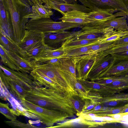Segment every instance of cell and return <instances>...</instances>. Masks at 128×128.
I'll list each match as a JSON object with an SVG mask.
<instances>
[{
    "mask_svg": "<svg viewBox=\"0 0 128 128\" xmlns=\"http://www.w3.org/2000/svg\"><path fill=\"white\" fill-rule=\"evenodd\" d=\"M69 94L56 92L42 86H36L28 91L25 99L40 106L66 113L70 117L77 112L70 100Z\"/></svg>",
    "mask_w": 128,
    "mask_h": 128,
    "instance_id": "cell-1",
    "label": "cell"
},
{
    "mask_svg": "<svg viewBox=\"0 0 128 128\" xmlns=\"http://www.w3.org/2000/svg\"><path fill=\"white\" fill-rule=\"evenodd\" d=\"M10 21L12 39L17 44L21 42L24 36L26 24L30 14L31 6L22 0H3Z\"/></svg>",
    "mask_w": 128,
    "mask_h": 128,
    "instance_id": "cell-2",
    "label": "cell"
},
{
    "mask_svg": "<svg viewBox=\"0 0 128 128\" xmlns=\"http://www.w3.org/2000/svg\"><path fill=\"white\" fill-rule=\"evenodd\" d=\"M34 69L60 84L67 90L69 94H78L75 88L77 78L64 70L60 64H38L35 65Z\"/></svg>",
    "mask_w": 128,
    "mask_h": 128,
    "instance_id": "cell-3",
    "label": "cell"
},
{
    "mask_svg": "<svg viewBox=\"0 0 128 128\" xmlns=\"http://www.w3.org/2000/svg\"><path fill=\"white\" fill-rule=\"evenodd\" d=\"M84 24L62 21L56 22L50 18L29 20L26 26L27 30L36 32L57 33L61 32L71 28L81 27Z\"/></svg>",
    "mask_w": 128,
    "mask_h": 128,
    "instance_id": "cell-4",
    "label": "cell"
},
{
    "mask_svg": "<svg viewBox=\"0 0 128 128\" xmlns=\"http://www.w3.org/2000/svg\"><path fill=\"white\" fill-rule=\"evenodd\" d=\"M21 102L26 110L35 115L37 119L47 126L46 128H51L55 123L70 117L66 113L40 106L25 99Z\"/></svg>",
    "mask_w": 128,
    "mask_h": 128,
    "instance_id": "cell-5",
    "label": "cell"
},
{
    "mask_svg": "<svg viewBox=\"0 0 128 128\" xmlns=\"http://www.w3.org/2000/svg\"><path fill=\"white\" fill-rule=\"evenodd\" d=\"M92 11L98 10L114 14L122 12L128 18V0H78Z\"/></svg>",
    "mask_w": 128,
    "mask_h": 128,
    "instance_id": "cell-6",
    "label": "cell"
},
{
    "mask_svg": "<svg viewBox=\"0 0 128 128\" xmlns=\"http://www.w3.org/2000/svg\"><path fill=\"white\" fill-rule=\"evenodd\" d=\"M114 58L112 63L100 74L95 81L105 77L120 76L128 74V59Z\"/></svg>",
    "mask_w": 128,
    "mask_h": 128,
    "instance_id": "cell-7",
    "label": "cell"
},
{
    "mask_svg": "<svg viewBox=\"0 0 128 128\" xmlns=\"http://www.w3.org/2000/svg\"><path fill=\"white\" fill-rule=\"evenodd\" d=\"M0 82L10 92L21 101L25 99L28 90L25 87L6 75L0 69Z\"/></svg>",
    "mask_w": 128,
    "mask_h": 128,
    "instance_id": "cell-8",
    "label": "cell"
},
{
    "mask_svg": "<svg viewBox=\"0 0 128 128\" xmlns=\"http://www.w3.org/2000/svg\"><path fill=\"white\" fill-rule=\"evenodd\" d=\"M43 4L48 8L55 10L63 16L65 13L76 10L86 13L92 11L91 9L84 5L78 4H70L54 0H42Z\"/></svg>",
    "mask_w": 128,
    "mask_h": 128,
    "instance_id": "cell-9",
    "label": "cell"
},
{
    "mask_svg": "<svg viewBox=\"0 0 128 128\" xmlns=\"http://www.w3.org/2000/svg\"><path fill=\"white\" fill-rule=\"evenodd\" d=\"M0 68L8 76L25 87L28 90L36 86L33 78L30 74L12 70L2 65H0Z\"/></svg>",
    "mask_w": 128,
    "mask_h": 128,
    "instance_id": "cell-10",
    "label": "cell"
},
{
    "mask_svg": "<svg viewBox=\"0 0 128 128\" xmlns=\"http://www.w3.org/2000/svg\"><path fill=\"white\" fill-rule=\"evenodd\" d=\"M76 58L77 79L87 80L88 74L96 60L94 54L93 53Z\"/></svg>",
    "mask_w": 128,
    "mask_h": 128,
    "instance_id": "cell-11",
    "label": "cell"
},
{
    "mask_svg": "<svg viewBox=\"0 0 128 128\" xmlns=\"http://www.w3.org/2000/svg\"><path fill=\"white\" fill-rule=\"evenodd\" d=\"M78 31L70 32L64 31L57 33H44V42L45 44L52 48L56 49L61 46L66 40L75 36Z\"/></svg>",
    "mask_w": 128,
    "mask_h": 128,
    "instance_id": "cell-12",
    "label": "cell"
},
{
    "mask_svg": "<svg viewBox=\"0 0 128 128\" xmlns=\"http://www.w3.org/2000/svg\"><path fill=\"white\" fill-rule=\"evenodd\" d=\"M30 74L33 78L36 86H44L56 92L69 94L67 90L60 84L34 69L30 72Z\"/></svg>",
    "mask_w": 128,
    "mask_h": 128,
    "instance_id": "cell-13",
    "label": "cell"
},
{
    "mask_svg": "<svg viewBox=\"0 0 128 128\" xmlns=\"http://www.w3.org/2000/svg\"><path fill=\"white\" fill-rule=\"evenodd\" d=\"M31 12L26 18L35 20L44 18H50L54 13L52 9L47 7L42 0H31Z\"/></svg>",
    "mask_w": 128,
    "mask_h": 128,
    "instance_id": "cell-14",
    "label": "cell"
},
{
    "mask_svg": "<svg viewBox=\"0 0 128 128\" xmlns=\"http://www.w3.org/2000/svg\"><path fill=\"white\" fill-rule=\"evenodd\" d=\"M114 58L110 54L96 60L88 74L87 80L95 81L100 74L112 63Z\"/></svg>",
    "mask_w": 128,
    "mask_h": 128,
    "instance_id": "cell-15",
    "label": "cell"
},
{
    "mask_svg": "<svg viewBox=\"0 0 128 128\" xmlns=\"http://www.w3.org/2000/svg\"><path fill=\"white\" fill-rule=\"evenodd\" d=\"M79 80L83 86L89 92H98L102 97L109 96L121 91L110 88L94 81Z\"/></svg>",
    "mask_w": 128,
    "mask_h": 128,
    "instance_id": "cell-16",
    "label": "cell"
},
{
    "mask_svg": "<svg viewBox=\"0 0 128 128\" xmlns=\"http://www.w3.org/2000/svg\"><path fill=\"white\" fill-rule=\"evenodd\" d=\"M44 33L26 30L23 38L18 44L26 52L33 46L44 40Z\"/></svg>",
    "mask_w": 128,
    "mask_h": 128,
    "instance_id": "cell-17",
    "label": "cell"
},
{
    "mask_svg": "<svg viewBox=\"0 0 128 128\" xmlns=\"http://www.w3.org/2000/svg\"><path fill=\"white\" fill-rule=\"evenodd\" d=\"M0 44L8 52L16 53L23 58L28 59L26 52L4 32L0 30Z\"/></svg>",
    "mask_w": 128,
    "mask_h": 128,
    "instance_id": "cell-18",
    "label": "cell"
},
{
    "mask_svg": "<svg viewBox=\"0 0 128 128\" xmlns=\"http://www.w3.org/2000/svg\"><path fill=\"white\" fill-rule=\"evenodd\" d=\"M59 20L64 22L86 24L93 22L88 17V13L74 10L67 12Z\"/></svg>",
    "mask_w": 128,
    "mask_h": 128,
    "instance_id": "cell-19",
    "label": "cell"
},
{
    "mask_svg": "<svg viewBox=\"0 0 128 128\" xmlns=\"http://www.w3.org/2000/svg\"><path fill=\"white\" fill-rule=\"evenodd\" d=\"M88 18L93 21L92 22L90 23L92 24L103 22L116 17L124 16H127L125 13L122 12L114 14L102 10L92 11L88 12Z\"/></svg>",
    "mask_w": 128,
    "mask_h": 128,
    "instance_id": "cell-20",
    "label": "cell"
},
{
    "mask_svg": "<svg viewBox=\"0 0 128 128\" xmlns=\"http://www.w3.org/2000/svg\"><path fill=\"white\" fill-rule=\"evenodd\" d=\"M126 16L116 17L102 23L95 24H90L103 27H110L115 30L123 32L128 31V26Z\"/></svg>",
    "mask_w": 128,
    "mask_h": 128,
    "instance_id": "cell-21",
    "label": "cell"
},
{
    "mask_svg": "<svg viewBox=\"0 0 128 128\" xmlns=\"http://www.w3.org/2000/svg\"><path fill=\"white\" fill-rule=\"evenodd\" d=\"M8 52L14 64L20 71L30 74L34 69L35 65L31 60L22 58L16 53Z\"/></svg>",
    "mask_w": 128,
    "mask_h": 128,
    "instance_id": "cell-22",
    "label": "cell"
},
{
    "mask_svg": "<svg viewBox=\"0 0 128 128\" xmlns=\"http://www.w3.org/2000/svg\"><path fill=\"white\" fill-rule=\"evenodd\" d=\"M0 30L12 39V33L8 13L3 0H0Z\"/></svg>",
    "mask_w": 128,
    "mask_h": 128,
    "instance_id": "cell-23",
    "label": "cell"
},
{
    "mask_svg": "<svg viewBox=\"0 0 128 128\" xmlns=\"http://www.w3.org/2000/svg\"><path fill=\"white\" fill-rule=\"evenodd\" d=\"M7 100L10 102L12 107V112L16 116L21 115L28 118L36 119L37 117L35 115L27 111L10 95L8 97Z\"/></svg>",
    "mask_w": 128,
    "mask_h": 128,
    "instance_id": "cell-24",
    "label": "cell"
},
{
    "mask_svg": "<svg viewBox=\"0 0 128 128\" xmlns=\"http://www.w3.org/2000/svg\"><path fill=\"white\" fill-rule=\"evenodd\" d=\"M90 45L73 48H63L64 52V58H77L92 54L90 52Z\"/></svg>",
    "mask_w": 128,
    "mask_h": 128,
    "instance_id": "cell-25",
    "label": "cell"
},
{
    "mask_svg": "<svg viewBox=\"0 0 128 128\" xmlns=\"http://www.w3.org/2000/svg\"><path fill=\"white\" fill-rule=\"evenodd\" d=\"M100 39L72 40L69 39L64 42L61 47L63 48L69 49L83 46L99 43Z\"/></svg>",
    "mask_w": 128,
    "mask_h": 128,
    "instance_id": "cell-26",
    "label": "cell"
},
{
    "mask_svg": "<svg viewBox=\"0 0 128 128\" xmlns=\"http://www.w3.org/2000/svg\"><path fill=\"white\" fill-rule=\"evenodd\" d=\"M128 50V43L112 45L104 50L94 53L96 59L103 57L112 53Z\"/></svg>",
    "mask_w": 128,
    "mask_h": 128,
    "instance_id": "cell-27",
    "label": "cell"
},
{
    "mask_svg": "<svg viewBox=\"0 0 128 128\" xmlns=\"http://www.w3.org/2000/svg\"><path fill=\"white\" fill-rule=\"evenodd\" d=\"M76 58H62L60 64L63 68L76 78H77L76 72Z\"/></svg>",
    "mask_w": 128,
    "mask_h": 128,
    "instance_id": "cell-28",
    "label": "cell"
},
{
    "mask_svg": "<svg viewBox=\"0 0 128 128\" xmlns=\"http://www.w3.org/2000/svg\"><path fill=\"white\" fill-rule=\"evenodd\" d=\"M110 88L120 91L128 89V74L119 76L112 82L103 85Z\"/></svg>",
    "mask_w": 128,
    "mask_h": 128,
    "instance_id": "cell-29",
    "label": "cell"
},
{
    "mask_svg": "<svg viewBox=\"0 0 128 128\" xmlns=\"http://www.w3.org/2000/svg\"><path fill=\"white\" fill-rule=\"evenodd\" d=\"M0 55L2 62L5 66L12 70L20 71L14 64L8 52L0 44Z\"/></svg>",
    "mask_w": 128,
    "mask_h": 128,
    "instance_id": "cell-30",
    "label": "cell"
},
{
    "mask_svg": "<svg viewBox=\"0 0 128 128\" xmlns=\"http://www.w3.org/2000/svg\"><path fill=\"white\" fill-rule=\"evenodd\" d=\"M110 33L106 34L101 33L94 34L92 33L83 32L80 30L75 36L70 39L72 40L100 39L104 37Z\"/></svg>",
    "mask_w": 128,
    "mask_h": 128,
    "instance_id": "cell-31",
    "label": "cell"
},
{
    "mask_svg": "<svg viewBox=\"0 0 128 128\" xmlns=\"http://www.w3.org/2000/svg\"><path fill=\"white\" fill-rule=\"evenodd\" d=\"M128 35V31L123 32L114 30L108 36L99 40V43L114 42Z\"/></svg>",
    "mask_w": 128,
    "mask_h": 128,
    "instance_id": "cell-32",
    "label": "cell"
},
{
    "mask_svg": "<svg viewBox=\"0 0 128 128\" xmlns=\"http://www.w3.org/2000/svg\"><path fill=\"white\" fill-rule=\"evenodd\" d=\"M50 47L45 44L44 40L26 52L28 59L31 61L33 60L42 51Z\"/></svg>",
    "mask_w": 128,
    "mask_h": 128,
    "instance_id": "cell-33",
    "label": "cell"
},
{
    "mask_svg": "<svg viewBox=\"0 0 128 128\" xmlns=\"http://www.w3.org/2000/svg\"><path fill=\"white\" fill-rule=\"evenodd\" d=\"M70 100L76 111L78 114L81 113L85 104L84 100L83 99L78 95H69Z\"/></svg>",
    "mask_w": 128,
    "mask_h": 128,
    "instance_id": "cell-34",
    "label": "cell"
},
{
    "mask_svg": "<svg viewBox=\"0 0 128 128\" xmlns=\"http://www.w3.org/2000/svg\"><path fill=\"white\" fill-rule=\"evenodd\" d=\"M8 103H0V112L6 118L10 120L16 119V116L12 112V108L9 106Z\"/></svg>",
    "mask_w": 128,
    "mask_h": 128,
    "instance_id": "cell-35",
    "label": "cell"
},
{
    "mask_svg": "<svg viewBox=\"0 0 128 128\" xmlns=\"http://www.w3.org/2000/svg\"><path fill=\"white\" fill-rule=\"evenodd\" d=\"M114 42L104 43H98L90 45V52L91 53H94L106 49L112 45Z\"/></svg>",
    "mask_w": 128,
    "mask_h": 128,
    "instance_id": "cell-36",
    "label": "cell"
},
{
    "mask_svg": "<svg viewBox=\"0 0 128 128\" xmlns=\"http://www.w3.org/2000/svg\"><path fill=\"white\" fill-rule=\"evenodd\" d=\"M75 90L78 95L83 99L88 98L89 92L83 86L79 80L77 79L75 84Z\"/></svg>",
    "mask_w": 128,
    "mask_h": 128,
    "instance_id": "cell-37",
    "label": "cell"
},
{
    "mask_svg": "<svg viewBox=\"0 0 128 128\" xmlns=\"http://www.w3.org/2000/svg\"><path fill=\"white\" fill-rule=\"evenodd\" d=\"M4 122L8 125L15 128H38V127L32 125V124H25L20 122L16 119L10 121H5Z\"/></svg>",
    "mask_w": 128,
    "mask_h": 128,
    "instance_id": "cell-38",
    "label": "cell"
},
{
    "mask_svg": "<svg viewBox=\"0 0 128 128\" xmlns=\"http://www.w3.org/2000/svg\"><path fill=\"white\" fill-rule=\"evenodd\" d=\"M84 101L85 104L82 113H84L91 110L96 105L99 104L94 102L88 98L85 99Z\"/></svg>",
    "mask_w": 128,
    "mask_h": 128,
    "instance_id": "cell-39",
    "label": "cell"
},
{
    "mask_svg": "<svg viewBox=\"0 0 128 128\" xmlns=\"http://www.w3.org/2000/svg\"><path fill=\"white\" fill-rule=\"evenodd\" d=\"M111 54L115 58L128 59V50L112 53Z\"/></svg>",
    "mask_w": 128,
    "mask_h": 128,
    "instance_id": "cell-40",
    "label": "cell"
},
{
    "mask_svg": "<svg viewBox=\"0 0 128 128\" xmlns=\"http://www.w3.org/2000/svg\"><path fill=\"white\" fill-rule=\"evenodd\" d=\"M128 43V35L124 36L114 42L112 45H118Z\"/></svg>",
    "mask_w": 128,
    "mask_h": 128,
    "instance_id": "cell-41",
    "label": "cell"
},
{
    "mask_svg": "<svg viewBox=\"0 0 128 128\" xmlns=\"http://www.w3.org/2000/svg\"><path fill=\"white\" fill-rule=\"evenodd\" d=\"M62 58H57L51 59L44 62L41 64L49 63L54 65L60 64L61 63V60Z\"/></svg>",
    "mask_w": 128,
    "mask_h": 128,
    "instance_id": "cell-42",
    "label": "cell"
},
{
    "mask_svg": "<svg viewBox=\"0 0 128 128\" xmlns=\"http://www.w3.org/2000/svg\"><path fill=\"white\" fill-rule=\"evenodd\" d=\"M0 98L4 100H6L5 90L2 85L0 84Z\"/></svg>",
    "mask_w": 128,
    "mask_h": 128,
    "instance_id": "cell-43",
    "label": "cell"
},
{
    "mask_svg": "<svg viewBox=\"0 0 128 128\" xmlns=\"http://www.w3.org/2000/svg\"><path fill=\"white\" fill-rule=\"evenodd\" d=\"M64 3L70 4H77L78 0H63Z\"/></svg>",
    "mask_w": 128,
    "mask_h": 128,
    "instance_id": "cell-44",
    "label": "cell"
},
{
    "mask_svg": "<svg viewBox=\"0 0 128 128\" xmlns=\"http://www.w3.org/2000/svg\"><path fill=\"white\" fill-rule=\"evenodd\" d=\"M24 2L29 5L31 6L32 5L31 0H22Z\"/></svg>",
    "mask_w": 128,
    "mask_h": 128,
    "instance_id": "cell-45",
    "label": "cell"
},
{
    "mask_svg": "<svg viewBox=\"0 0 128 128\" xmlns=\"http://www.w3.org/2000/svg\"><path fill=\"white\" fill-rule=\"evenodd\" d=\"M128 112V107L122 110L120 113L127 112Z\"/></svg>",
    "mask_w": 128,
    "mask_h": 128,
    "instance_id": "cell-46",
    "label": "cell"
}]
</instances>
